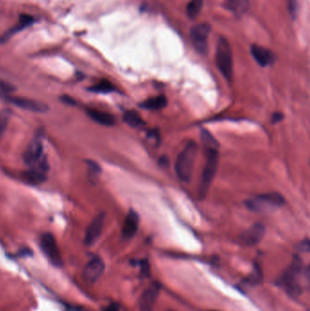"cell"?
<instances>
[{
    "label": "cell",
    "mask_w": 310,
    "mask_h": 311,
    "mask_svg": "<svg viewBox=\"0 0 310 311\" xmlns=\"http://www.w3.org/2000/svg\"><path fill=\"white\" fill-rule=\"evenodd\" d=\"M196 154L197 146L196 142L189 141L177 156L176 172L181 181L188 182L191 179Z\"/></svg>",
    "instance_id": "cell-1"
},
{
    "label": "cell",
    "mask_w": 310,
    "mask_h": 311,
    "mask_svg": "<svg viewBox=\"0 0 310 311\" xmlns=\"http://www.w3.org/2000/svg\"><path fill=\"white\" fill-rule=\"evenodd\" d=\"M206 165L202 173L201 181L199 185V195L204 198L207 195L209 187L212 184L218 166V147H206Z\"/></svg>",
    "instance_id": "cell-2"
},
{
    "label": "cell",
    "mask_w": 310,
    "mask_h": 311,
    "mask_svg": "<svg viewBox=\"0 0 310 311\" xmlns=\"http://www.w3.org/2000/svg\"><path fill=\"white\" fill-rule=\"evenodd\" d=\"M284 203L285 198L279 193L271 192L248 199L246 205L254 212L268 213L282 207Z\"/></svg>",
    "instance_id": "cell-3"
},
{
    "label": "cell",
    "mask_w": 310,
    "mask_h": 311,
    "mask_svg": "<svg viewBox=\"0 0 310 311\" xmlns=\"http://www.w3.org/2000/svg\"><path fill=\"white\" fill-rule=\"evenodd\" d=\"M217 67L223 77L228 81H231L233 77L232 50L228 40L225 37H219L216 52Z\"/></svg>",
    "instance_id": "cell-4"
},
{
    "label": "cell",
    "mask_w": 310,
    "mask_h": 311,
    "mask_svg": "<svg viewBox=\"0 0 310 311\" xmlns=\"http://www.w3.org/2000/svg\"><path fill=\"white\" fill-rule=\"evenodd\" d=\"M303 269L302 261L299 257H295L292 263L286 270L281 282L285 287L286 291L292 297H299L302 293V287L300 285V277Z\"/></svg>",
    "instance_id": "cell-5"
},
{
    "label": "cell",
    "mask_w": 310,
    "mask_h": 311,
    "mask_svg": "<svg viewBox=\"0 0 310 311\" xmlns=\"http://www.w3.org/2000/svg\"><path fill=\"white\" fill-rule=\"evenodd\" d=\"M40 248L52 264L60 267L63 263L57 241L51 233H44L40 238Z\"/></svg>",
    "instance_id": "cell-6"
},
{
    "label": "cell",
    "mask_w": 310,
    "mask_h": 311,
    "mask_svg": "<svg viewBox=\"0 0 310 311\" xmlns=\"http://www.w3.org/2000/svg\"><path fill=\"white\" fill-rule=\"evenodd\" d=\"M210 32V26L208 24H198L192 27L190 31V38H191L193 46L195 47L196 51L206 54L207 52V38Z\"/></svg>",
    "instance_id": "cell-7"
},
{
    "label": "cell",
    "mask_w": 310,
    "mask_h": 311,
    "mask_svg": "<svg viewBox=\"0 0 310 311\" xmlns=\"http://www.w3.org/2000/svg\"><path fill=\"white\" fill-rule=\"evenodd\" d=\"M105 264L99 257H95L86 265L83 270V278L87 283H95L103 274Z\"/></svg>",
    "instance_id": "cell-8"
},
{
    "label": "cell",
    "mask_w": 310,
    "mask_h": 311,
    "mask_svg": "<svg viewBox=\"0 0 310 311\" xmlns=\"http://www.w3.org/2000/svg\"><path fill=\"white\" fill-rule=\"evenodd\" d=\"M38 166H34L31 169L23 173V178L27 183L32 185H40L43 182L46 181L47 170V162L45 159H40L37 163Z\"/></svg>",
    "instance_id": "cell-9"
},
{
    "label": "cell",
    "mask_w": 310,
    "mask_h": 311,
    "mask_svg": "<svg viewBox=\"0 0 310 311\" xmlns=\"http://www.w3.org/2000/svg\"><path fill=\"white\" fill-rule=\"evenodd\" d=\"M160 290L161 286L158 282H153L146 289L140 301V308L142 311H150L152 309L159 295Z\"/></svg>",
    "instance_id": "cell-10"
},
{
    "label": "cell",
    "mask_w": 310,
    "mask_h": 311,
    "mask_svg": "<svg viewBox=\"0 0 310 311\" xmlns=\"http://www.w3.org/2000/svg\"><path fill=\"white\" fill-rule=\"evenodd\" d=\"M105 223V214L99 213L89 224L85 236V243L88 246H91L97 241L103 229Z\"/></svg>",
    "instance_id": "cell-11"
},
{
    "label": "cell",
    "mask_w": 310,
    "mask_h": 311,
    "mask_svg": "<svg viewBox=\"0 0 310 311\" xmlns=\"http://www.w3.org/2000/svg\"><path fill=\"white\" fill-rule=\"evenodd\" d=\"M266 228L263 224H255L240 236V240L246 246H255L259 244L265 236Z\"/></svg>",
    "instance_id": "cell-12"
},
{
    "label": "cell",
    "mask_w": 310,
    "mask_h": 311,
    "mask_svg": "<svg viewBox=\"0 0 310 311\" xmlns=\"http://www.w3.org/2000/svg\"><path fill=\"white\" fill-rule=\"evenodd\" d=\"M251 55L253 56L254 59L257 61L259 66L261 67H269L275 62V54L272 51H270L266 47L258 46V45H252L251 48Z\"/></svg>",
    "instance_id": "cell-13"
},
{
    "label": "cell",
    "mask_w": 310,
    "mask_h": 311,
    "mask_svg": "<svg viewBox=\"0 0 310 311\" xmlns=\"http://www.w3.org/2000/svg\"><path fill=\"white\" fill-rule=\"evenodd\" d=\"M43 154V145L40 140H36L26 148L24 152V161L28 166H36V164L41 159Z\"/></svg>",
    "instance_id": "cell-14"
},
{
    "label": "cell",
    "mask_w": 310,
    "mask_h": 311,
    "mask_svg": "<svg viewBox=\"0 0 310 311\" xmlns=\"http://www.w3.org/2000/svg\"><path fill=\"white\" fill-rule=\"evenodd\" d=\"M140 225V217L139 214L135 210H130L125 219L123 228H122V237L125 239H132L134 237Z\"/></svg>",
    "instance_id": "cell-15"
},
{
    "label": "cell",
    "mask_w": 310,
    "mask_h": 311,
    "mask_svg": "<svg viewBox=\"0 0 310 311\" xmlns=\"http://www.w3.org/2000/svg\"><path fill=\"white\" fill-rule=\"evenodd\" d=\"M9 101L16 107L27 110V111H31V112L45 113L47 110V106L46 104L41 103L36 100H32V99L13 98V99H9Z\"/></svg>",
    "instance_id": "cell-16"
},
{
    "label": "cell",
    "mask_w": 310,
    "mask_h": 311,
    "mask_svg": "<svg viewBox=\"0 0 310 311\" xmlns=\"http://www.w3.org/2000/svg\"><path fill=\"white\" fill-rule=\"evenodd\" d=\"M87 114L92 119V120L97 122L98 124L106 126V127H112L116 123V119L114 116L108 112L101 111L95 109H87Z\"/></svg>",
    "instance_id": "cell-17"
},
{
    "label": "cell",
    "mask_w": 310,
    "mask_h": 311,
    "mask_svg": "<svg viewBox=\"0 0 310 311\" xmlns=\"http://www.w3.org/2000/svg\"><path fill=\"white\" fill-rule=\"evenodd\" d=\"M167 104V100L164 95H160L157 97H154L151 99H147L143 103H141V107L149 110L157 111L160 109H164Z\"/></svg>",
    "instance_id": "cell-18"
},
{
    "label": "cell",
    "mask_w": 310,
    "mask_h": 311,
    "mask_svg": "<svg viewBox=\"0 0 310 311\" xmlns=\"http://www.w3.org/2000/svg\"><path fill=\"white\" fill-rule=\"evenodd\" d=\"M224 6L237 15H242L248 8V0H226Z\"/></svg>",
    "instance_id": "cell-19"
},
{
    "label": "cell",
    "mask_w": 310,
    "mask_h": 311,
    "mask_svg": "<svg viewBox=\"0 0 310 311\" xmlns=\"http://www.w3.org/2000/svg\"><path fill=\"white\" fill-rule=\"evenodd\" d=\"M123 120L125 123H127L132 128H140V126L144 125V121L140 117V115L134 110L127 111L124 114Z\"/></svg>",
    "instance_id": "cell-20"
},
{
    "label": "cell",
    "mask_w": 310,
    "mask_h": 311,
    "mask_svg": "<svg viewBox=\"0 0 310 311\" xmlns=\"http://www.w3.org/2000/svg\"><path fill=\"white\" fill-rule=\"evenodd\" d=\"M204 0H191L186 5V15L190 18H196L199 15Z\"/></svg>",
    "instance_id": "cell-21"
},
{
    "label": "cell",
    "mask_w": 310,
    "mask_h": 311,
    "mask_svg": "<svg viewBox=\"0 0 310 311\" xmlns=\"http://www.w3.org/2000/svg\"><path fill=\"white\" fill-rule=\"evenodd\" d=\"M114 86L110 83L108 80H101L97 85H94L92 87L88 88L89 91L96 92V93H110L114 91Z\"/></svg>",
    "instance_id": "cell-22"
},
{
    "label": "cell",
    "mask_w": 310,
    "mask_h": 311,
    "mask_svg": "<svg viewBox=\"0 0 310 311\" xmlns=\"http://www.w3.org/2000/svg\"><path fill=\"white\" fill-rule=\"evenodd\" d=\"M11 112L8 109H3L0 111V139L4 135L7 125L10 120Z\"/></svg>",
    "instance_id": "cell-23"
},
{
    "label": "cell",
    "mask_w": 310,
    "mask_h": 311,
    "mask_svg": "<svg viewBox=\"0 0 310 311\" xmlns=\"http://www.w3.org/2000/svg\"><path fill=\"white\" fill-rule=\"evenodd\" d=\"M262 278H263V275H262L261 270L259 268H256L253 273L247 279V281L250 285H258V284H260Z\"/></svg>",
    "instance_id": "cell-24"
},
{
    "label": "cell",
    "mask_w": 310,
    "mask_h": 311,
    "mask_svg": "<svg viewBox=\"0 0 310 311\" xmlns=\"http://www.w3.org/2000/svg\"><path fill=\"white\" fill-rule=\"evenodd\" d=\"M15 91V87L11 84L0 81V97H5Z\"/></svg>",
    "instance_id": "cell-25"
},
{
    "label": "cell",
    "mask_w": 310,
    "mask_h": 311,
    "mask_svg": "<svg viewBox=\"0 0 310 311\" xmlns=\"http://www.w3.org/2000/svg\"><path fill=\"white\" fill-rule=\"evenodd\" d=\"M33 22H34V18L31 16L23 14L19 17V23L18 24L25 28L26 26H30Z\"/></svg>",
    "instance_id": "cell-26"
},
{
    "label": "cell",
    "mask_w": 310,
    "mask_h": 311,
    "mask_svg": "<svg viewBox=\"0 0 310 311\" xmlns=\"http://www.w3.org/2000/svg\"><path fill=\"white\" fill-rule=\"evenodd\" d=\"M140 271L143 277H149L150 272V266L148 260L140 261Z\"/></svg>",
    "instance_id": "cell-27"
},
{
    "label": "cell",
    "mask_w": 310,
    "mask_h": 311,
    "mask_svg": "<svg viewBox=\"0 0 310 311\" xmlns=\"http://www.w3.org/2000/svg\"><path fill=\"white\" fill-rule=\"evenodd\" d=\"M288 7H289V10H290L291 16H296L297 9H298L297 0H288Z\"/></svg>",
    "instance_id": "cell-28"
},
{
    "label": "cell",
    "mask_w": 310,
    "mask_h": 311,
    "mask_svg": "<svg viewBox=\"0 0 310 311\" xmlns=\"http://www.w3.org/2000/svg\"><path fill=\"white\" fill-rule=\"evenodd\" d=\"M298 249H300V251L309 252L310 251V241H309V239H306L303 242H301L298 246Z\"/></svg>",
    "instance_id": "cell-29"
},
{
    "label": "cell",
    "mask_w": 310,
    "mask_h": 311,
    "mask_svg": "<svg viewBox=\"0 0 310 311\" xmlns=\"http://www.w3.org/2000/svg\"><path fill=\"white\" fill-rule=\"evenodd\" d=\"M283 119V115L279 112H275L273 116H272V122L273 123H278L279 121H281Z\"/></svg>",
    "instance_id": "cell-30"
},
{
    "label": "cell",
    "mask_w": 310,
    "mask_h": 311,
    "mask_svg": "<svg viewBox=\"0 0 310 311\" xmlns=\"http://www.w3.org/2000/svg\"><path fill=\"white\" fill-rule=\"evenodd\" d=\"M120 311V307L118 304H110L109 306L107 307L104 311Z\"/></svg>",
    "instance_id": "cell-31"
}]
</instances>
